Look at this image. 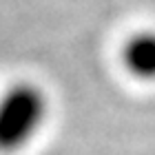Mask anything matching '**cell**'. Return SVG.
I'll use <instances>...</instances> for the list:
<instances>
[{"label": "cell", "mask_w": 155, "mask_h": 155, "mask_svg": "<svg viewBox=\"0 0 155 155\" xmlns=\"http://www.w3.org/2000/svg\"><path fill=\"white\" fill-rule=\"evenodd\" d=\"M47 117V97L36 84H13L0 97V151H18Z\"/></svg>", "instance_id": "6da1fadb"}, {"label": "cell", "mask_w": 155, "mask_h": 155, "mask_svg": "<svg viewBox=\"0 0 155 155\" xmlns=\"http://www.w3.org/2000/svg\"><path fill=\"white\" fill-rule=\"evenodd\" d=\"M122 60L140 80H155V31H137L126 40Z\"/></svg>", "instance_id": "7a4b0ae2"}]
</instances>
